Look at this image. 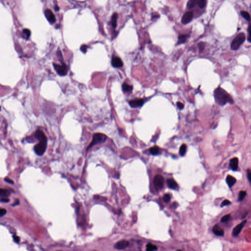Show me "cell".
<instances>
[{"mask_svg":"<svg viewBox=\"0 0 251 251\" xmlns=\"http://www.w3.org/2000/svg\"><path fill=\"white\" fill-rule=\"evenodd\" d=\"M214 96L215 101L220 105H225L227 103L234 102L233 99L229 94L221 87H218L215 90Z\"/></svg>","mask_w":251,"mask_h":251,"instance_id":"cell-1","label":"cell"},{"mask_svg":"<svg viewBox=\"0 0 251 251\" xmlns=\"http://www.w3.org/2000/svg\"><path fill=\"white\" fill-rule=\"evenodd\" d=\"M35 136L39 140L40 142L35 146L34 150L35 152L38 155H42L44 154L47 148V139L44 134L40 130L36 132Z\"/></svg>","mask_w":251,"mask_h":251,"instance_id":"cell-2","label":"cell"},{"mask_svg":"<svg viewBox=\"0 0 251 251\" xmlns=\"http://www.w3.org/2000/svg\"><path fill=\"white\" fill-rule=\"evenodd\" d=\"M245 35L244 33L238 34L233 40L231 43V49L233 50H237L245 40Z\"/></svg>","mask_w":251,"mask_h":251,"instance_id":"cell-3","label":"cell"},{"mask_svg":"<svg viewBox=\"0 0 251 251\" xmlns=\"http://www.w3.org/2000/svg\"><path fill=\"white\" fill-rule=\"evenodd\" d=\"M107 139L105 135L102 134H96L94 135L93 140L87 148V150L92 148L93 146L104 142Z\"/></svg>","mask_w":251,"mask_h":251,"instance_id":"cell-4","label":"cell"},{"mask_svg":"<svg viewBox=\"0 0 251 251\" xmlns=\"http://www.w3.org/2000/svg\"><path fill=\"white\" fill-rule=\"evenodd\" d=\"M164 179L160 175H156L153 178V184L157 190H161L164 186Z\"/></svg>","mask_w":251,"mask_h":251,"instance_id":"cell-5","label":"cell"},{"mask_svg":"<svg viewBox=\"0 0 251 251\" xmlns=\"http://www.w3.org/2000/svg\"><path fill=\"white\" fill-rule=\"evenodd\" d=\"M53 67L57 73L60 76H65L67 74V67L64 64L62 65H58L53 63Z\"/></svg>","mask_w":251,"mask_h":251,"instance_id":"cell-6","label":"cell"},{"mask_svg":"<svg viewBox=\"0 0 251 251\" xmlns=\"http://www.w3.org/2000/svg\"><path fill=\"white\" fill-rule=\"evenodd\" d=\"M246 222H247V220H244L234 227V230L233 231V233H232L233 236H234V237L237 236L240 233L241 231H242V229L243 228V227L245 226Z\"/></svg>","mask_w":251,"mask_h":251,"instance_id":"cell-7","label":"cell"},{"mask_svg":"<svg viewBox=\"0 0 251 251\" xmlns=\"http://www.w3.org/2000/svg\"><path fill=\"white\" fill-rule=\"evenodd\" d=\"M45 15L48 21L50 23V24H53L56 22V19L55 17L53 14V13L52 12V11L49 9H47L45 11Z\"/></svg>","mask_w":251,"mask_h":251,"instance_id":"cell-8","label":"cell"},{"mask_svg":"<svg viewBox=\"0 0 251 251\" xmlns=\"http://www.w3.org/2000/svg\"><path fill=\"white\" fill-rule=\"evenodd\" d=\"M193 17V14L192 12H187L185 13L182 19V23L183 24H187L191 21Z\"/></svg>","mask_w":251,"mask_h":251,"instance_id":"cell-9","label":"cell"},{"mask_svg":"<svg viewBox=\"0 0 251 251\" xmlns=\"http://www.w3.org/2000/svg\"><path fill=\"white\" fill-rule=\"evenodd\" d=\"M112 65L115 68H120L123 66V63L120 58L117 56H114L112 57L111 60Z\"/></svg>","mask_w":251,"mask_h":251,"instance_id":"cell-10","label":"cell"},{"mask_svg":"<svg viewBox=\"0 0 251 251\" xmlns=\"http://www.w3.org/2000/svg\"><path fill=\"white\" fill-rule=\"evenodd\" d=\"M129 242L126 240H122L118 242L115 245L114 247L118 250H123L128 246Z\"/></svg>","mask_w":251,"mask_h":251,"instance_id":"cell-11","label":"cell"},{"mask_svg":"<svg viewBox=\"0 0 251 251\" xmlns=\"http://www.w3.org/2000/svg\"><path fill=\"white\" fill-rule=\"evenodd\" d=\"M144 103V100L141 99H136L131 100L129 102L130 106L133 108H136L142 106Z\"/></svg>","mask_w":251,"mask_h":251,"instance_id":"cell-12","label":"cell"},{"mask_svg":"<svg viewBox=\"0 0 251 251\" xmlns=\"http://www.w3.org/2000/svg\"><path fill=\"white\" fill-rule=\"evenodd\" d=\"M213 233L217 236H222L224 235V231L218 225H215L212 228Z\"/></svg>","mask_w":251,"mask_h":251,"instance_id":"cell-13","label":"cell"},{"mask_svg":"<svg viewBox=\"0 0 251 251\" xmlns=\"http://www.w3.org/2000/svg\"><path fill=\"white\" fill-rule=\"evenodd\" d=\"M238 159L237 157H234L230 160V166L233 171H235L237 169L238 166Z\"/></svg>","mask_w":251,"mask_h":251,"instance_id":"cell-14","label":"cell"},{"mask_svg":"<svg viewBox=\"0 0 251 251\" xmlns=\"http://www.w3.org/2000/svg\"><path fill=\"white\" fill-rule=\"evenodd\" d=\"M236 182V179L232 176L228 175L226 178V183L230 188L232 187Z\"/></svg>","mask_w":251,"mask_h":251,"instance_id":"cell-15","label":"cell"},{"mask_svg":"<svg viewBox=\"0 0 251 251\" xmlns=\"http://www.w3.org/2000/svg\"><path fill=\"white\" fill-rule=\"evenodd\" d=\"M168 186L173 189H175L178 187V184L176 182L172 179H168L167 180Z\"/></svg>","mask_w":251,"mask_h":251,"instance_id":"cell-16","label":"cell"},{"mask_svg":"<svg viewBox=\"0 0 251 251\" xmlns=\"http://www.w3.org/2000/svg\"><path fill=\"white\" fill-rule=\"evenodd\" d=\"M122 89L124 92H131L133 90V86L126 83L122 85Z\"/></svg>","mask_w":251,"mask_h":251,"instance_id":"cell-17","label":"cell"},{"mask_svg":"<svg viewBox=\"0 0 251 251\" xmlns=\"http://www.w3.org/2000/svg\"><path fill=\"white\" fill-rule=\"evenodd\" d=\"M188 37V35L183 34V35H180L178 37V44H181L184 43V42H186V40H187Z\"/></svg>","mask_w":251,"mask_h":251,"instance_id":"cell-18","label":"cell"},{"mask_svg":"<svg viewBox=\"0 0 251 251\" xmlns=\"http://www.w3.org/2000/svg\"><path fill=\"white\" fill-rule=\"evenodd\" d=\"M118 17V15L117 13H114L112 16V18H111L112 25V27L114 28H116L117 26V22Z\"/></svg>","mask_w":251,"mask_h":251,"instance_id":"cell-19","label":"cell"},{"mask_svg":"<svg viewBox=\"0 0 251 251\" xmlns=\"http://www.w3.org/2000/svg\"><path fill=\"white\" fill-rule=\"evenodd\" d=\"M197 3V0H189L187 3V7L188 9H192Z\"/></svg>","mask_w":251,"mask_h":251,"instance_id":"cell-20","label":"cell"},{"mask_svg":"<svg viewBox=\"0 0 251 251\" xmlns=\"http://www.w3.org/2000/svg\"><path fill=\"white\" fill-rule=\"evenodd\" d=\"M10 195V192L6 189H0V195L1 197H7Z\"/></svg>","mask_w":251,"mask_h":251,"instance_id":"cell-21","label":"cell"},{"mask_svg":"<svg viewBox=\"0 0 251 251\" xmlns=\"http://www.w3.org/2000/svg\"><path fill=\"white\" fill-rule=\"evenodd\" d=\"M159 151V148L157 146H154L150 148V152L152 155H156L158 153Z\"/></svg>","mask_w":251,"mask_h":251,"instance_id":"cell-22","label":"cell"},{"mask_svg":"<svg viewBox=\"0 0 251 251\" xmlns=\"http://www.w3.org/2000/svg\"><path fill=\"white\" fill-rule=\"evenodd\" d=\"M241 14L242 16L244 19H245L246 20L250 21L251 17H250V14H249V13L248 12L245 11H242L241 12Z\"/></svg>","mask_w":251,"mask_h":251,"instance_id":"cell-23","label":"cell"},{"mask_svg":"<svg viewBox=\"0 0 251 251\" xmlns=\"http://www.w3.org/2000/svg\"><path fill=\"white\" fill-rule=\"evenodd\" d=\"M247 195V193L245 191H241L238 195V201H242L245 197V196Z\"/></svg>","mask_w":251,"mask_h":251,"instance_id":"cell-24","label":"cell"},{"mask_svg":"<svg viewBox=\"0 0 251 251\" xmlns=\"http://www.w3.org/2000/svg\"><path fill=\"white\" fill-rule=\"evenodd\" d=\"M186 151V146L185 144H183L181 146L180 149V154L181 155L183 156L185 154Z\"/></svg>","mask_w":251,"mask_h":251,"instance_id":"cell-25","label":"cell"},{"mask_svg":"<svg viewBox=\"0 0 251 251\" xmlns=\"http://www.w3.org/2000/svg\"><path fill=\"white\" fill-rule=\"evenodd\" d=\"M157 250V247L154 245H152L151 244H148L147 245V248L146 250L147 251H155Z\"/></svg>","mask_w":251,"mask_h":251,"instance_id":"cell-26","label":"cell"},{"mask_svg":"<svg viewBox=\"0 0 251 251\" xmlns=\"http://www.w3.org/2000/svg\"><path fill=\"white\" fill-rule=\"evenodd\" d=\"M206 3V0H197V3L201 8H202L205 7Z\"/></svg>","mask_w":251,"mask_h":251,"instance_id":"cell-27","label":"cell"},{"mask_svg":"<svg viewBox=\"0 0 251 251\" xmlns=\"http://www.w3.org/2000/svg\"><path fill=\"white\" fill-rule=\"evenodd\" d=\"M171 199L170 195L169 194H165L163 196V200L165 202H168Z\"/></svg>","mask_w":251,"mask_h":251,"instance_id":"cell-28","label":"cell"},{"mask_svg":"<svg viewBox=\"0 0 251 251\" xmlns=\"http://www.w3.org/2000/svg\"><path fill=\"white\" fill-rule=\"evenodd\" d=\"M230 218V214H227V215H226L225 216H223L221 220V221L222 222H227L229 219Z\"/></svg>","mask_w":251,"mask_h":251,"instance_id":"cell-29","label":"cell"},{"mask_svg":"<svg viewBox=\"0 0 251 251\" xmlns=\"http://www.w3.org/2000/svg\"><path fill=\"white\" fill-rule=\"evenodd\" d=\"M231 204V201H229V200H225L223 201L221 205V207H224L228 205H230Z\"/></svg>","mask_w":251,"mask_h":251,"instance_id":"cell-30","label":"cell"},{"mask_svg":"<svg viewBox=\"0 0 251 251\" xmlns=\"http://www.w3.org/2000/svg\"><path fill=\"white\" fill-rule=\"evenodd\" d=\"M247 178L248 179L251 184V171L250 170L248 169L247 170Z\"/></svg>","mask_w":251,"mask_h":251,"instance_id":"cell-31","label":"cell"},{"mask_svg":"<svg viewBox=\"0 0 251 251\" xmlns=\"http://www.w3.org/2000/svg\"><path fill=\"white\" fill-rule=\"evenodd\" d=\"M23 33L27 37H29L31 35V32L28 29H24L23 30Z\"/></svg>","mask_w":251,"mask_h":251,"instance_id":"cell-32","label":"cell"},{"mask_svg":"<svg viewBox=\"0 0 251 251\" xmlns=\"http://www.w3.org/2000/svg\"><path fill=\"white\" fill-rule=\"evenodd\" d=\"M248 32H249V35L248 37V40L249 42L251 43V25H250L248 28Z\"/></svg>","mask_w":251,"mask_h":251,"instance_id":"cell-33","label":"cell"},{"mask_svg":"<svg viewBox=\"0 0 251 251\" xmlns=\"http://www.w3.org/2000/svg\"><path fill=\"white\" fill-rule=\"evenodd\" d=\"M6 213V210L4 208H1L0 210V217H2Z\"/></svg>","mask_w":251,"mask_h":251,"instance_id":"cell-34","label":"cell"},{"mask_svg":"<svg viewBox=\"0 0 251 251\" xmlns=\"http://www.w3.org/2000/svg\"><path fill=\"white\" fill-rule=\"evenodd\" d=\"M87 48H88V47H87V46H86V45H83V46H82L81 47V50L82 51H83V52L85 53V52L86 51V50H87Z\"/></svg>","mask_w":251,"mask_h":251,"instance_id":"cell-35","label":"cell"},{"mask_svg":"<svg viewBox=\"0 0 251 251\" xmlns=\"http://www.w3.org/2000/svg\"><path fill=\"white\" fill-rule=\"evenodd\" d=\"M177 106H178V107L180 109H183L184 107V105L183 103H182V102H177Z\"/></svg>","mask_w":251,"mask_h":251,"instance_id":"cell-36","label":"cell"},{"mask_svg":"<svg viewBox=\"0 0 251 251\" xmlns=\"http://www.w3.org/2000/svg\"><path fill=\"white\" fill-rule=\"evenodd\" d=\"M4 181H5L6 182H7V183H9V184H13V182L12 181V180H11L9 179V178H5L4 179Z\"/></svg>","mask_w":251,"mask_h":251,"instance_id":"cell-37","label":"cell"},{"mask_svg":"<svg viewBox=\"0 0 251 251\" xmlns=\"http://www.w3.org/2000/svg\"><path fill=\"white\" fill-rule=\"evenodd\" d=\"M13 239H14V241L16 243H18L19 242V237H18L16 235L13 236Z\"/></svg>","mask_w":251,"mask_h":251,"instance_id":"cell-38","label":"cell"},{"mask_svg":"<svg viewBox=\"0 0 251 251\" xmlns=\"http://www.w3.org/2000/svg\"><path fill=\"white\" fill-rule=\"evenodd\" d=\"M0 201L2 202H8L9 201V200L6 198H3L1 199Z\"/></svg>","mask_w":251,"mask_h":251,"instance_id":"cell-39","label":"cell"},{"mask_svg":"<svg viewBox=\"0 0 251 251\" xmlns=\"http://www.w3.org/2000/svg\"><path fill=\"white\" fill-rule=\"evenodd\" d=\"M19 204V201L18 200H17V201H15V202L13 204H12V206H16V205H18Z\"/></svg>","mask_w":251,"mask_h":251,"instance_id":"cell-40","label":"cell"},{"mask_svg":"<svg viewBox=\"0 0 251 251\" xmlns=\"http://www.w3.org/2000/svg\"><path fill=\"white\" fill-rule=\"evenodd\" d=\"M199 46H200V48L201 50H203V47H204V46L203 45V43H201L200 44H199Z\"/></svg>","mask_w":251,"mask_h":251,"instance_id":"cell-41","label":"cell"},{"mask_svg":"<svg viewBox=\"0 0 251 251\" xmlns=\"http://www.w3.org/2000/svg\"><path fill=\"white\" fill-rule=\"evenodd\" d=\"M59 7H58V6H57V5L55 6V7H54V10H55L56 11H58V10H59Z\"/></svg>","mask_w":251,"mask_h":251,"instance_id":"cell-42","label":"cell"}]
</instances>
